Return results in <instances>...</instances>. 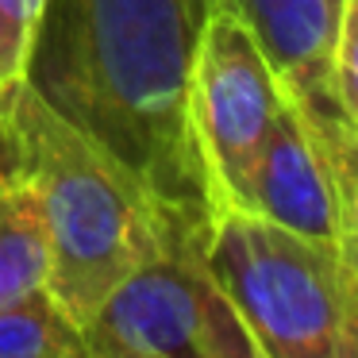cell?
Listing matches in <instances>:
<instances>
[{"instance_id": "cell-1", "label": "cell", "mask_w": 358, "mask_h": 358, "mask_svg": "<svg viewBox=\"0 0 358 358\" xmlns=\"http://www.w3.org/2000/svg\"><path fill=\"white\" fill-rule=\"evenodd\" d=\"M196 24L185 0H47L24 85L116 158L189 235L220 216L193 116Z\"/></svg>"}, {"instance_id": "cell-2", "label": "cell", "mask_w": 358, "mask_h": 358, "mask_svg": "<svg viewBox=\"0 0 358 358\" xmlns=\"http://www.w3.org/2000/svg\"><path fill=\"white\" fill-rule=\"evenodd\" d=\"M12 170L31 185L47 235V293L85 324L96 304L170 243H208L189 235L155 196L93 139L47 108L27 85L4 93Z\"/></svg>"}, {"instance_id": "cell-3", "label": "cell", "mask_w": 358, "mask_h": 358, "mask_svg": "<svg viewBox=\"0 0 358 358\" xmlns=\"http://www.w3.org/2000/svg\"><path fill=\"white\" fill-rule=\"evenodd\" d=\"M204 262L262 358H358V255L227 208Z\"/></svg>"}, {"instance_id": "cell-4", "label": "cell", "mask_w": 358, "mask_h": 358, "mask_svg": "<svg viewBox=\"0 0 358 358\" xmlns=\"http://www.w3.org/2000/svg\"><path fill=\"white\" fill-rule=\"evenodd\" d=\"M89 358H262L216 285L204 243H170L81 324Z\"/></svg>"}, {"instance_id": "cell-5", "label": "cell", "mask_w": 358, "mask_h": 358, "mask_svg": "<svg viewBox=\"0 0 358 358\" xmlns=\"http://www.w3.org/2000/svg\"><path fill=\"white\" fill-rule=\"evenodd\" d=\"M278 112L281 89L255 35L231 4H216L196 31L189 116L220 212H243L250 173Z\"/></svg>"}, {"instance_id": "cell-6", "label": "cell", "mask_w": 358, "mask_h": 358, "mask_svg": "<svg viewBox=\"0 0 358 358\" xmlns=\"http://www.w3.org/2000/svg\"><path fill=\"white\" fill-rule=\"evenodd\" d=\"M239 12L255 35L281 101L296 112L327 155L335 181L358 201V101L343 96L335 50L358 0H220Z\"/></svg>"}, {"instance_id": "cell-7", "label": "cell", "mask_w": 358, "mask_h": 358, "mask_svg": "<svg viewBox=\"0 0 358 358\" xmlns=\"http://www.w3.org/2000/svg\"><path fill=\"white\" fill-rule=\"evenodd\" d=\"M243 212L358 255V201L343 193L327 155L285 101L255 162Z\"/></svg>"}, {"instance_id": "cell-8", "label": "cell", "mask_w": 358, "mask_h": 358, "mask_svg": "<svg viewBox=\"0 0 358 358\" xmlns=\"http://www.w3.org/2000/svg\"><path fill=\"white\" fill-rule=\"evenodd\" d=\"M50 255L35 193L16 170L0 178V308L47 289Z\"/></svg>"}, {"instance_id": "cell-9", "label": "cell", "mask_w": 358, "mask_h": 358, "mask_svg": "<svg viewBox=\"0 0 358 358\" xmlns=\"http://www.w3.org/2000/svg\"><path fill=\"white\" fill-rule=\"evenodd\" d=\"M0 358H89L81 324L39 289L0 308Z\"/></svg>"}, {"instance_id": "cell-10", "label": "cell", "mask_w": 358, "mask_h": 358, "mask_svg": "<svg viewBox=\"0 0 358 358\" xmlns=\"http://www.w3.org/2000/svg\"><path fill=\"white\" fill-rule=\"evenodd\" d=\"M43 4L47 0H0V93L24 85Z\"/></svg>"}, {"instance_id": "cell-11", "label": "cell", "mask_w": 358, "mask_h": 358, "mask_svg": "<svg viewBox=\"0 0 358 358\" xmlns=\"http://www.w3.org/2000/svg\"><path fill=\"white\" fill-rule=\"evenodd\" d=\"M12 173V143H8V124H4V93H0V178Z\"/></svg>"}, {"instance_id": "cell-12", "label": "cell", "mask_w": 358, "mask_h": 358, "mask_svg": "<svg viewBox=\"0 0 358 358\" xmlns=\"http://www.w3.org/2000/svg\"><path fill=\"white\" fill-rule=\"evenodd\" d=\"M220 0H185V8H189V16H193V24H196V31H201V24H204V16H208L212 8H216Z\"/></svg>"}]
</instances>
